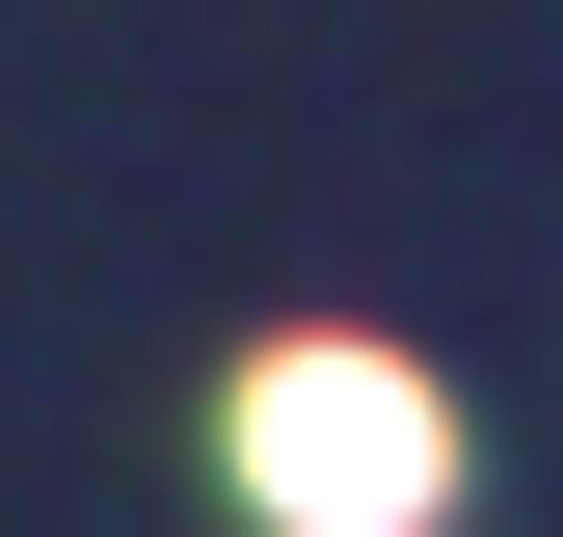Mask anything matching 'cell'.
Returning a JSON list of instances; mask_svg holds the SVG:
<instances>
[{"label":"cell","mask_w":563,"mask_h":537,"mask_svg":"<svg viewBox=\"0 0 563 537\" xmlns=\"http://www.w3.org/2000/svg\"><path fill=\"white\" fill-rule=\"evenodd\" d=\"M242 484L296 511V537H430L456 511V403L402 376V350H268L242 376Z\"/></svg>","instance_id":"1"}]
</instances>
